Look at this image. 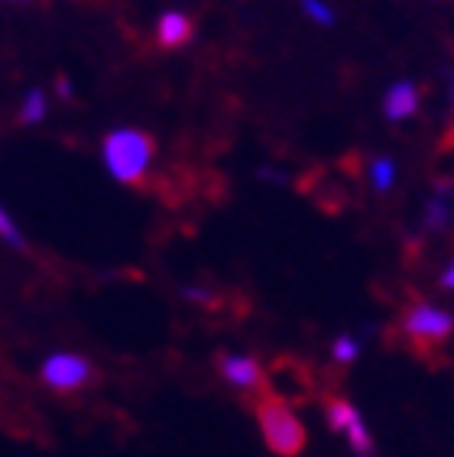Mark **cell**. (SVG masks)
Masks as SVG:
<instances>
[{"label":"cell","mask_w":454,"mask_h":457,"mask_svg":"<svg viewBox=\"0 0 454 457\" xmlns=\"http://www.w3.org/2000/svg\"><path fill=\"white\" fill-rule=\"evenodd\" d=\"M153 153H156V143L153 137L137 127H117L105 137L101 143V159H105L107 176L114 182H140L147 176L149 162H153Z\"/></svg>","instance_id":"cell-1"},{"label":"cell","mask_w":454,"mask_h":457,"mask_svg":"<svg viewBox=\"0 0 454 457\" xmlns=\"http://www.w3.org/2000/svg\"><path fill=\"white\" fill-rule=\"evenodd\" d=\"M256 422H260V435L273 454H302V448H306V425L298 422V415L282 399H263L256 405Z\"/></svg>","instance_id":"cell-2"},{"label":"cell","mask_w":454,"mask_h":457,"mask_svg":"<svg viewBox=\"0 0 454 457\" xmlns=\"http://www.w3.org/2000/svg\"><path fill=\"white\" fill-rule=\"evenodd\" d=\"M454 331V318L448 315L445 308H435L428 302H416V305L402 315V335L409 337L416 347H435L445 344Z\"/></svg>","instance_id":"cell-3"},{"label":"cell","mask_w":454,"mask_h":457,"mask_svg":"<svg viewBox=\"0 0 454 457\" xmlns=\"http://www.w3.org/2000/svg\"><path fill=\"white\" fill-rule=\"evenodd\" d=\"M324 419H328V428L344 435V441L350 445V451L357 457H376L374 435H370L364 415L357 412V405L348 403V399H328L324 403Z\"/></svg>","instance_id":"cell-4"},{"label":"cell","mask_w":454,"mask_h":457,"mask_svg":"<svg viewBox=\"0 0 454 457\" xmlns=\"http://www.w3.org/2000/svg\"><path fill=\"white\" fill-rule=\"evenodd\" d=\"M39 379H43L46 386L55 389V393H75V389L88 386L91 379H95V367L88 357L81 353H71V351H55L49 353L39 367Z\"/></svg>","instance_id":"cell-5"},{"label":"cell","mask_w":454,"mask_h":457,"mask_svg":"<svg viewBox=\"0 0 454 457\" xmlns=\"http://www.w3.org/2000/svg\"><path fill=\"white\" fill-rule=\"evenodd\" d=\"M218 373L224 377L227 386L240 389V393H256L263 386V379H266L254 353H234V351L218 353Z\"/></svg>","instance_id":"cell-6"},{"label":"cell","mask_w":454,"mask_h":457,"mask_svg":"<svg viewBox=\"0 0 454 457\" xmlns=\"http://www.w3.org/2000/svg\"><path fill=\"white\" fill-rule=\"evenodd\" d=\"M192 33H195V23L185 13H179V10H166L156 23V43L163 49H182L192 39Z\"/></svg>","instance_id":"cell-7"},{"label":"cell","mask_w":454,"mask_h":457,"mask_svg":"<svg viewBox=\"0 0 454 457\" xmlns=\"http://www.w3.org/2000/svg\"><path fill=\"white\" fill-rule=\"evenodd\" d=\"M416 111H419V88L412 81H396L383 97V114L393 123H399L416 114Z\"/></svg>","instance_id":"cell-8"},{"label":"cell","mask_w":454,"mask_h":457,"mask_svg":"<svg viewBox=\"0 0 454 457\" xmlns=\"http://www.w3.org/2000/svg\"><path fill=\"white\" fill-rule=\"evenodd\" d=\"M49 114V95L43 88H29L23 95V104H20V123L27 127H39Z\"/></svg>","instance_id":"cell-9"},{"label":"cell","mask_w":454,"mask_h":457,"mask_svg":"<svg viewBox=\"0 0 454 457\" xmlns=\"http://www.w3.org/2000/svg\"><path fill=\"white\" fill-rule=\"evenodd\" d=\"M370 182H374V188L380 195L390 192L396 182V162L390 156H376L374 162H370Z\"/></svg>","instance_id":"cell-10"},{"label":"cell","mask_w":454,"mask_h":457,"mask_svg":"<svg viewBox=\"0 0 454 457\" xmlns=\"http://www.w3.org/2000/svg\"><path fill=\"white\" fill-rule=\"evenodd\" d=\"M448 220H451V202H448V195H435V198L425 204V228L445 230Z\"/></svg>","instance_id":"cell-11"},{"label":"cell","mask_w":454,"mask_h":457,"mask_svg":"<svg viewBox=\"0 0 454 457\" xmlns=\"http://www.w3.org/2000/svg\"><path fill=\"white\" fill-rule=\"evenodd\" d=\"M332 357L348 367V363H354L360 357V341L354 335H338V337H334V344H332Z\"/></svg>","instance_id":"cell-12"},{"label":"cell","mask_w":454,"mask_h":457,"mask_svg":"<svg viewBox=\"0 0 454 457\" xmlns=\"http://www.w3.org/2000/svg\"><path fill=\"white\" fill-rule=\"evenodd\" d=\"M0 240H4L7 246H13V250H27V237L20 234V228L13 224V218L4 212V204H0Z\"/></svg>","instance_id":"cell-13"},{"label":"cell","mask_w":454,"mask_h":457,"mask_svg":"<svg viewBox=\"0 0 454 457\" xmlns=\"http://www.w3.org/2000/svg\"><path fill=\"white\" fill-rule=\"evenodd\" d=\"M302 13H306L312 23L318 27H332L334 23V10L324 4V0H302Z\"/></svg>","instance_id":"cell-14"},{"label":"cell","mask_w":454,"mask_h":457,"mask_svg":"<svg viewBox=\"0 0 454 457\" xmlns=\"http://www.w3.org/2000/svg\"><path fill=\"white\" fill-rule=\"evenodd\" d=\"M179 292H182V299L192 302V305H211V299H214L211 289H205V286H192V282H185Z\"/></svg>","instance_id":"cell-15"},{"label":"cell","mask_w":454,"mask_h":457,"mask_svg":"<svg viewBox=\"0 0 454 457\" xmlns=\"http://www.w3.org/2000/svg\"><path fill=\"white\" fill-rule=\"evenodd\" d=\"M256 176H260L263 182H273V185H282V182H286V172H280V169H270V166L256 169Z\"/></svg>","instance_id":"cell-16"},{"label":"cell","mask_w":454,"mask_h":457,"mask_svg":"<svg viewBox=\"0 0 454 457\" xmlns=\"http://www.w3.org/2000/svg\"><path fill=\"white\" fill-rule=\"evenodd\" d=\"M441 289H454V260H451V266H448L445 273H441Z\"/></svg>","instance_id":"cell-17"},{"label":"cell","mask_w":454,"mask_h":457,"mask_svg":"<svg viewBox=\"0 0 454 457\" xmlns=\"http://www.w3.org/2000/svg\"><path fill=\"white\" fill-rule=\"evenodd\" d=\"M59 95L65 97V101H69V97H71V85H69V81H65V79H59Z\"/></svg>","instance_id":"cell-18"},{"label":"cell","mask_w":454,"mask_h":457,"mask_svg":"<svg viewBox=\"0 0 454 457\" xmlns=\"http://www.w3.org/2000/svg\"><path fill=\"white\" fill-rule=\"evenodd\" d=\"M0 4H27V0H0Z\"/></svg>","instance_id":"cell-19"}]
</instances>
